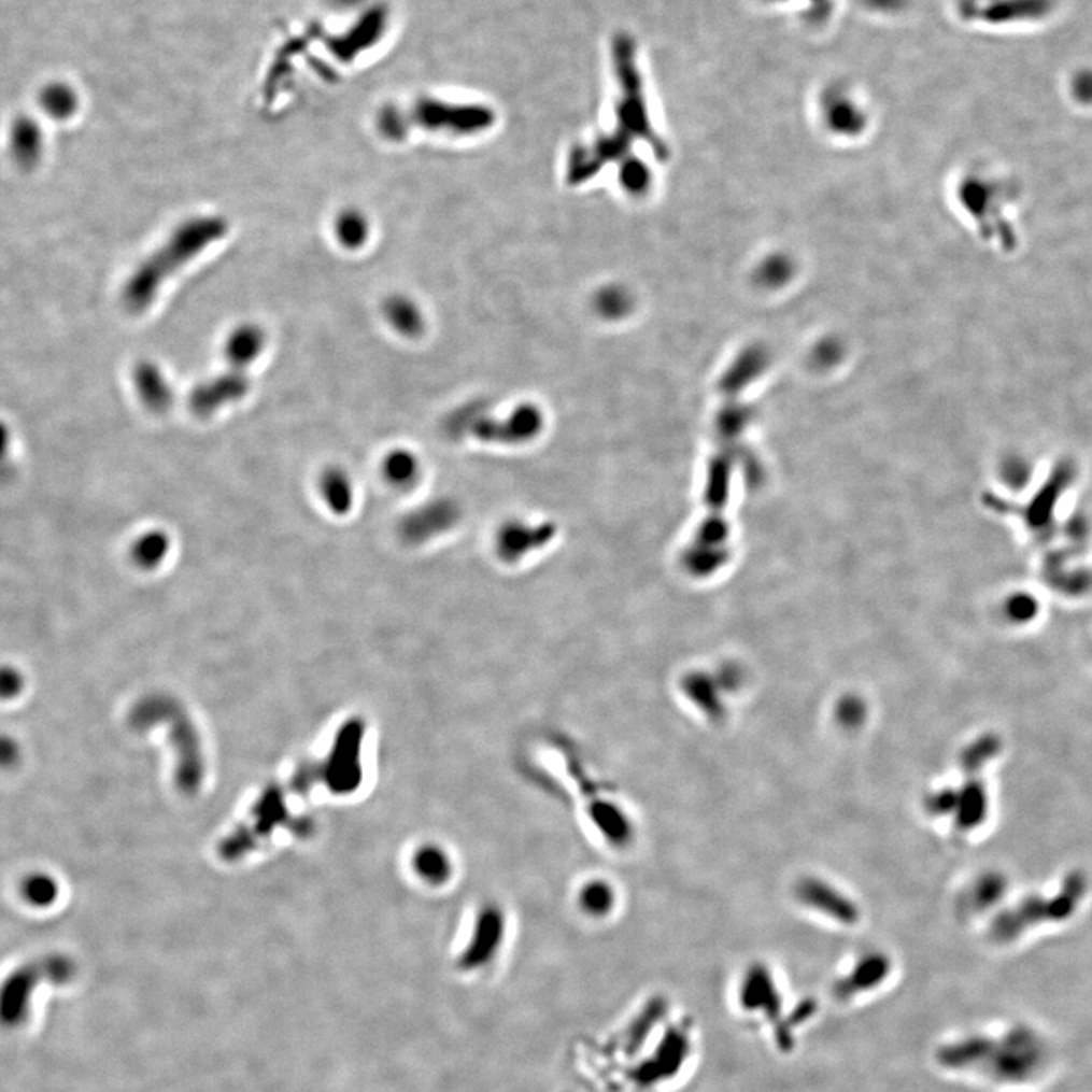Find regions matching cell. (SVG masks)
Masks as SVG:
<instances>
[{
	"instance_id": "obj_5",
	"label": "cell",
	"mask_w": 1092,
	"mask_h": 1092,
	"mask_svg": "<svg viewBox=\"0 0 1092 1092\" xmlns=\"http://www.w3.org/2000/svg\"><path fill=\"white\" fill-rule=\"evenodd\" d=\"M72 973V961L62 954H51L20 966L0 988V1013L6 1018L20 1016L40 983L62 982Z\"/></svg>"
},
{
	"instance_id": "obj_18",
	"label": "cell",
	"mask_w": 1092,
	"mask_h": 1092,
	"mask_svg": "<svg viewBox=\"0 0 1092 1092\" xmlns=\"http://www.w3.org/2000/svg\"><path fill=\"white\" fill-rule=\"evenodd\" d=\"M40 105L44 113L57 120H68L80 109V96L75 88L66 83H51L40 93Z\"/></svg>"
},
{
	"instance_id": "obj_11",
	"label": "cell",
	"mask_w": 1092,
	"mask_h": 1092,
	"mask_svg": "<svg viewBox=\"0 0 1092 1092\" xmlns=\"http://www.w3.org/2000/svg\"><path fill=\"white\" fill-rule=\"evenodd\" d=\"M11 158L22 170H32L40 165L44 152L43 129L39 122L28 114L14 118L9 132Z\"/></svg>"
},
{
	"instance_id": "obj_28",
	"label": "cell",
	"mask_w": 1092,
	"mask_h": 1092,
	"mask_svg": "<svg viewBox=\"0 0 1092 1092\" xmlns=\"http://www.w3.org/2000/svg\"><path fill=\"white\" fill-rule=\"evenodd\" d=\"M11 432L9 425L0 421V484L10 483L14 477V465L11 460Z\"/></svg>"
},
{
	"instance_id": "obj_21",
	"label": "cell",
	"mask_w": 1092,
	"mask_h": 1092,
	"mask_svg": "<svg viewBox=\"0 0 1092 1092\" xmlns=\"http://www.w3.org/2000/svg\"><path fill=\"white\" fill-rule=\"evenodd\" d=\"M579 905L584 913L591 917H606L612 912L616 895L613 888L602 880H591L579 891Z\"/></svg>"
},
{
	"instance_id": "obj_19",
	"label": "cell",
	"mask_w": 1092,
	"mask_h": 1092,
	"mask_svg": "<svg viewBox=\"0 0 1092 1092\" xmlns=\"http://www.w3.org/2000/svg\"><path fill=\"white\" fill-rule=\"evenodd\" d=\"M414 869L425 882L442 884L453 874V861L440 847L425 846L414 856Z\"/></svg>"
},
{
	"instance_id": "obj_14",
	"label": "cell",
	"mask_w": 1092,
	"mask_h": 1092,
	"mask_svg": "<svg viewBox=\"0 0 1092 1092\" xmlns=\"http://www.w3.org/2000/svg\"><path fill=\"white\" fill-rule=\"evenodd\" d=\"M320 494L327 509L336 516H346L353 512L355 487L353 479L340 466H328L320 477Z\"/></svg>"
},
{
	"instance_id": "obj_17",
	"label": "cell",
	"mask_w": 1092,
	"mask_h": 1092,
	"mask_svg": "<svg viewBox=\"0 0 1092 1092\" xmlns=\"http://www.w3.org/2000/svg\"><path fill=\"white\" fill-rule=\"evenodd\" d=\"M332 231L340 246L345 250L357 251L368 243L370 236V222L368 216L358 209H345L340 211L332 224Z\"/></svg>"
},
{
	"instance_id": "obj_25",
	"label": "cell",
	"mask_w": 1092,
	"mask_h": 1092,
	"mask_svg": "<svg viewBox=\"0 0 1092 1092\" xmlns=\"http://www.w3.org/2000/svg\"><path fill=\"white\" fill-rule=\"evenodd\" d=\"M620 180L622 187L630 195L646 194L651 184L650 169L639 158H624L621 161Z\"/></svg>"
},
{
	"instance_id": "obj_15",
	"label": "cell",
	"mask_w": 1092,
	"mask_h": 1092,
	"mask_svg": "<svg viewBox=\"0 0 1092 1092\" xmlns=\"http://www.w3.org/2000/svg\"><path fill=\"white\" fill-rule=\"evenodd\" d=\"M172 551V538L161 528H152L142 533L129 548V558L142 571H154L160 568Z\"/></svg>"
},
{
	"instance_id": "obj_8",
	"label": "cell",
	"mask_w": 1092,
	"mask_h": 1092,
	"mask_svg": "<svg viewBox=\"0 0 1092 1092\" xmlns=\"http://www.w3.org/2000/svg\"><path fill=\"white\" fill-rule=\"evenodd\" d=\"M890 973V958L880 953L868 954L859 959L847 975L836 980L833 984V994L839 1002L857 1001L862 995L882 987Z\"/></svg>"
},
{
	"instance_id": "obj_2",
	"label": "cell",
	"mask_w": 1092,
	"mask_h": 1092,
	"mask_svg": "<svg viewBox=\"0 0 1092 1092\" xmlns=\"http://www.w3.org/2000/svg\"><path fill=\"white\" fill-rule=\"evenodd\" d=\"M228 228L227 218L216 214H201L178 225L166 242L129 275L122 290L124 306L131 313L150 309L170 278L221 242L228 235Z\"/></svg>"
},
{
	"instance_id": "obj_12",
	"label": "cell",
	"mask_w": 1092,
	"mask_h": 1092,
	"mask_svg": "<svg viewBox=\"0 0 1092 1092\" xmlns=\"http://www.w3.org/2000/svg\"><path fill=\"white\" fill-rule=\"evenodd\" d=\"M268 345L265 329L254 322H243L228 332L224 343V355L229 368L244 370L261 357Z\"/></svg>"
},
{
	"instance_id": "obj_4",
	"label": "cell",
	"mask_w": 1092,
	"mask_h": 1092,
	"mask_svg": "<svg viewBox=\"0 0 1092 1092\" xmlns=\"http://www.w3.org/2000/svg\"><path fill=\"white\" fill-rule=\"evenodd\" d=\"M402 116L407 132L416 127L427 131L451 132L455 136H472L486 131L495 122L494 111L487 107L455 105L429 98L421 99L410 111L402 110Z\"/></svg>"
},
{
	"instance_id": "obj_22",
	"label": "cell",
	"mask_w": 1092,
	"mask_h": 1092,
	"mask_svg": "<svg viewBox=\"0 0 1092 1092\" xmlns=\"http://www.w3.org/2000/svg\"><path fill=\"white\" fill-rule=\"evenodd\" d=\"M1002 739L997 735H984L962 751L961 765L969 776H979L983 766L1001 754Z\"/></svg>"
},
{
	"instance_id": "obj_30",
	"label": "cell",
	"mask_w": 1092,
	"mask_h": 1092,
	"mask_svg": "<svg viewBox=\"0 0 1092 1092\" xmlns=\"http://www.w3.org/2000/svg\"><path fill=\"white\" fill-rule=\"evenodd\" d=\"M1075 95L1079 101L1092 102V72H1083L1075 80Z\"/></svg>"
},
{
	"instance_id": "obj_29",
	"label": "cell",
	"mask_w": 1092,
	"mask_h": 1092,
	"mask_svg": "<svg viewBox=\"0 0 1092 1092\" xmlns=\"http://www.w3.org/2000/svg\"><path fill=\"white\" fill-rule=\"evenodd\" d=\"M22 751L16 739L0 735V768L10 769L20 762Z\"/></svg>"
},
{
	"instance_id": "obj_7",
	"label": "cell",
	"mask_w": 1092,
	"mask_h": 1092,
	"mask_svg": "<svg viewBox=\"0 0 1092 1092\" xmlns=\"http://www.w3.org/2000/svg\"><path fill=\"white\" fill-rule=\"evenodd\" d=\"M738 1005L748 1017L761 1023V1018L772 1021L782 1012V995L772 973L764 965H753L740 980Z\"/></svg>"
},
{
	"instance_id": "obj_6",
	"label": "cell",
	"mask_w": 1092,
	"mask_h": 1092,
	"mask_svg": "<svg viewBox=\"0 0 1092 1092\" xmlns=\"http://www.w3.org/2000/svg\"><path fill=\"white\" fill-rule=\"evenodd\" d=\"M251 380L244 370L229 368L196 384L188 394V407L199 417H210L224 407L246 398Z\"/></svg>"
},
{
	"instance_id": "obj_13",
	"label": "cell",
	"mask_w": 1092,
	"mask_h": 1092,
	"mask_svg": "<svg viewBox=\"0 0 1092 1092\" xmlns=\"http://www.w3.org/2000/svg\"><path fill=\"white\" fill-rule=\"evenodd\" d=\"M990 798L987 788L979 779V776H969L968 782L956 790V803H954V824L961 831L969 832L980 827L988 817Z\"/></svg>"
},
{
	"instance_id": "obj_16",
	"label": "cell",
	"mask_w": 1092,
	"mask_h": 1092,
	"mask_svg": "<svg viewBox=\"0 0 1092 1092\" xmlns=\"http://www.w3.org/2000/svg\"><path fill=\"white\" fill-rule=\"evenodd\" d=\"M383 316L387 324L403 337H416L424 331V316L409 296L392 295L383 302Z\"/></svg>"
},
{
	"instance_id": "obj_27",
	"label": "cell",
	"mask_w": 1092,
	"mask_h": 1092,
	"mask_svg": "<svg viewBox=\"0 0 1092 1092\" xmlns=\"http://www.w3.org/2000/svg\"><path fill=\"white\" fill-rule=\"evenodd\" d=\"M25 684L24 673L18 671L16 666H0V699L2 701L17 698L24 692Z\"/></svg>"
},
{
	"instance_id": "obj_20",
	"label": "cell",
	"mask_w": 1092,
	"mask_h": 1092,
	"mask_svg": "<svg viewBox=\"0 0 1092 1092\" xmlns=\"http://www.w3.org/2000/svg\"><path fill=\"white\" fill-rule=\"evenodd\" d=\"M22 898L34 908H49L58 899L59 884L47 873H32L20 884Z\"/></svg>"
},
{
	"instance_id": "obj_1",
	"label": "cell",
	"mask_w": 1092,
	"mask_h": 1092,
	"mask_svg": "<svg viewBox=\"0 0 1092 1092\" xmlns=\"http://www.w3.org/2000/svg\"><path fill=\"white\" fill-rule=\"evenodd\" d=\"M613 65L621 91L616 127L610 136L572 152L566 168L569 184H584L606 165L624 160V155L636 140H646L658 157H666L665 144L658 139L648 114L642 77L636 62V46L630 36L620 34L614 39Z\"/></svg>"
},
{
	"instance_id": "obj_23",
	"label": "cell",
	"mask_w": 1092,
	"mask_h": 1092,
	"mask_svg": "<svg viewBox=\"0 0 1092 1092\" xmlns=\"http://www.w3.org/2000/svg\"><path fill=\"white\" fill-rule=\"evenodd\" d=\"M383 472L388 483L396 487H410L420 476V463L406 450L392 451L384 458Z\"/></svg>"
},
{
	"instance_id": "obj_3",
	"label": "cell",
	"mask_w": 1092,
	"mask_h": 1092,
	"mask_svg": "<svg viewBox=\"0 0 1092 1092\" xmlns=\"http://www.w3.org/2000/svg\"><path fill=\"white\" fill-rule=\"evenodd\" d=\"M1088 892L1087 874L1068 873L1053 895H1031L992 921L990 935L995 942L1016 941L1029 928L1047 923H1062L1075 916Z\"/></svg>"
},
{
	"instance_id": "obj_24",
	"label": "cell",
	"mask_w": 1092,
	"mask_h": 1092,
	"mask_svg": "<svg viewBox=\"0 0 1092 1092\" xmlns=\"http://www.w3.org/2000/svg\"><path fill=\"white\" fill-rule=\"evenodd\" d=\"M1005 890L1006 880L1001 874L990 873L987 876L980 877L975 883L973 891L969 892L973 909L979 910L994 905V903H997L1002 898Z\"/></svg>"
},
{
	"instance_id": "obj_10",
	"label": "cell",
	"mask_w": 1092,
	"mask_h": 1092,
	"mask_svg": "<svg viewBox=\"0 0 1092 1092\" xmlns=\"http://www.w3.org/2000/svg\"><path fill=\"white\" fill-rule=\"evenodd\" d=\"M132 383L140 402L152 413L169 412L175 402V391L160 365L152 360L137 363Z\"/></svg>"
},
{
	"instance_id": "obj_9",
	"label": "cell",
	"mask_w": 1092,
	"mask_h": 1092,
	"mask_svg": "<svg viewBox=\"0 0 1092 1092\" xmlns=\"http://www.w3.org/2000/svg\"><path fill=\"white\" fill-rule=\"evenodd\" d=\"M797 897L807 908H812L842 924H854L861 917L856 903L824 880H803L797 888Z\"/></svg>"
},
{
	"instance_id": "obj_26",
	"label": "cell",
	"mask_w": 1092,
	"mask_h": 1092,
	"mask_svg": "<svg viewBox=\"0 0 1092 1092\" xmlns=\"http://www.w3.org/2000/svg\"><path fill=\"white\" fill-rule=\"evenodd\" d=\"M632 309L630 295L618 287L606 288L598 295L597 310L606 317H620Z\"/></svg>"
}]
</instances>
